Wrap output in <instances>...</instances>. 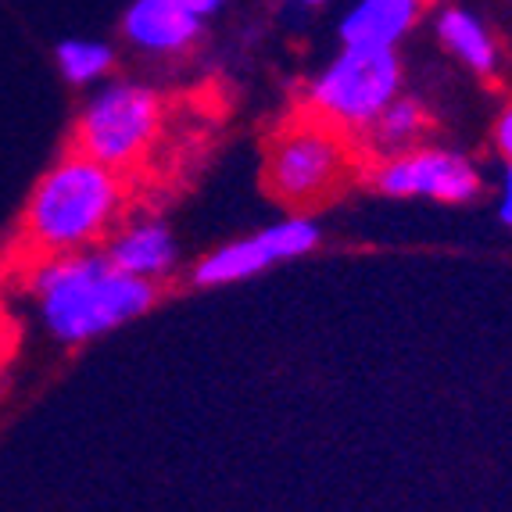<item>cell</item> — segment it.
<instances>
[{
    "mask_svg": "<svg viewBox=\"0 0 512 512\" xmlns=\"http://www.w3.org/2000/svg\"><path fill=\"white\" fill-rule=\"evenodd\" d=\"M402 90L394 47L344 43L341 54L312 79L308 101L333 129H369Z\"/></svg>",
    "mask_w": 512,
    "mask_h": 512,
    "instance_id": "obj_3",
    "label": "cell"
},
{
    "mask_svg": "<svg viewBox=\"0 0 512 512\" xmlns=\"http://www.w3.org/2000/svg\"><path fill=\"white\" fill-rule=\"evenodd\" d=\"M437 36H441L444 47H448L466 69L480 72V76L495 72V65H498L495 36H491V29H487L473 11H466V8L437 11Z\"/></svg>",
    "mask_w": 512,
    "mask_h": 512,
    "instance_id": "obj_11",
    "label": "cell"
},
{
    "mask_svg": "<svg viewBox=\"0 0 512 512\" xmlns=\"http://www.w3.org/2000/svg\"><path fill=\"white\" fill-rule=\"evenodd\" d=\"M348 154L330 122H294L269 151V187L283 201H312L344 176Z\"/></svg>",
    "mask_w": 512,
    "mask_h": 512,
    "instance_id": "obj_5",
    "label": "cell"
},
{
    "mask_svg": "<svg viewBox=\"0 0 512 512\" xmlns=\"http://www.w3.org/2000/svg\"><path fill=\"white\" fill-rule=\"evenodd\" d=\"M319 244V226L312 219H280L273 226H265L262 233L248 240H233L226 248L212 251L205 262L197 265L194 280L201 287H222V283H237L248 276L262 273L269 265L283 262V258H301Z\"/></svg>",
    "mask_w": 512,
    "mask_h": 512,
    "instance_id": "obj_6",
    "label": "cell"
},
{
    "mask_svg": "<svg viewBox=\"0 0 512 512\" xmlns=\"http://www.w3.org/2000/svg\"><path fill=\"white\" fill-rule=\"evenodd\" d=\"M498 219H502L505 226H512V162H509V169H505L502 201H498Z\"/></svg>",
    "mask_w": 512,
    "mask_h": 512,
    "instance_id": "obj_15",
    "label": "cell"
},
{
    "mask_svg": "<svg viewBox=\"0 0 512 512\" xmlns=\"http://www.w3.org/2000/svg\"><path fill=\"white\" fill-rule=\"evenodd\" d=\"M108 262L140 280H158L176 265V240L162 222H137L108 244Z\"/></svg>",
    "mask_w": 512,
    "mask_h": 512,
    "instance_id": "obj_10",
    "label": "cell"
},
{
    "mask_svg": "<svg viewBox=\"0 0 512 512\" xmlns=\"http://www.w3.org/2000/svg\"><path fill=\"white\" fill-rule=\"evenodd\" d=\"M176 4H183L190 15L208 18V15H215V11H222V4H226V0H176Z\"/></svg>",
    "mask_w": 512,
    "mask_h": 512,
    "instance_id": "obj_16",
    "label": "cell"
},
{
    "mask_svg": "<svg viewBox=\"0 0 512 512\" xmlns=\"http://www.w3.org/2000/svg\"><path fill=\"white\" fill-rule=\"evenodd\" d=\"M162 126V101L144 83H108L83 104L76 126L79 154L122 169L151 147Z\"/></svg>",
    "mask_w": 512,
    "mask_h": 512,
    "instance_id": "obj_4",
    "label": "cell"
},
{
    "mask_svg": "<svg viewBox=\"0 0 512 512\" xmlns=\"http://www.w3.org/2000/svg\"><path fill=\"white\" fill-rule=\"evenodd\" d=\"M119 201L122 187L115 169L76 151L43 172L36 183L26 212L29 237L58 255L76 251L108 230Z\"/></svg>",
    "mask_w": 512,
    "mask_h": 512,
    "instance_id": "obj_2",
    "label": "cell"
},
{
    "mask_svg": "<svg viewBox=\"0 0 512 512\" xmlns=\"http://www.w3.org/2000/svg\"><path fill=\"white\" fill-rule=\"evenodd\" d=\"M58 58V72L69 79L72 86H90L104 79L115 65V51L104 40H90V36H69L54 47Z\"/></svg>",
    "mask_w": 512,
    "mask_h": 512,
    "instance_id": "obj_12",
    "label": "cell"
},
{
    "mask_svg": "<svg viewBox=\"0 0 512 512\" xmlns=\"http://www.w3.org/2000/svg\"><path fill=\"white\" fill-rule=\"evenodd\" d=\"M373 183L391 197H434L466 205L480 194V176L462 154L452 151H402L373 172Z\"/></svg>",
    "mask_w": 512,
    "mask_h": 512,
    "instance_id": "obj_7",
    "label": "cell"
},
{
    "mask_svg": "<svg viewBox=\"0 0 512 512\" xmlns=\"http://www.w3.org/2000/svg\"><path fill=\"white\" fill-rule=\"evenodd\" d=\"M495 137H498V147H502V154L512 162V104L498 115V129H495Z\"/></svg>",
    "mask_w": 512,
    "mask_h": 512,
    "instance_id": "obj_14",
    "label": "cell"
},
{
    "mask_svg": "<svg viewBox=\"0 0 512 512\" xmlns=\"http://www.w3.org/2000/svg\"><path fill=\"white\" fill-rule=\"evenodd\" d=\"M423 122H427V115H423L419 101H412V97H394V101L380 111V119L369 126V133H373V144L380 147V151L402 154L416 144V137L423 133Z\"/></svg>",
    "mask_w": 512,
    "mask_h": 512,
    "instance_id": "obj_13",
    "label": "cell"
},
{
    "mask_svg": "<svg viewBox=\"0 0 512 512\" xmlns=\"http://www.w3.org/2000/svg\"><path fill=\"white\" fill-rule=\"evenodd\" d=\"M33 301L43 330L61 344H86L137 319L154 301V283L122 273L108 255H65L33 273Z\"/></svg>",
    "mask_w": 512,
    "mask_h": 512,
    "instance_id": "obj_1",
    "label": "cell"
},
{
    "mask_svg": "<svg viewBox=\"0 0 512 512\" xmlns=\"http://www.w3.org/2000/svg\"><path fill=\"white\" fill-rule=\"evenodd\" d=\"M427 0H355L341 18V40L362 47H398L412 33Z\"/></svg>",
    "mask_w": 512,
    "mask_h": 512,
    "instance_id": "obj_9",
    "label": "cell"
},
{
    "mask_svg": "<svg viewBox=\"0 0 512 512\" xmlns=\"http://www.w3.org/2000/svg\"><path fill=\"white\" fill-rule=\"evenodd\" d=\"M205 18L190 15L176 0H133L122 15V36L137 51L147 54H180L197 43Z\"/></svg>",
    "mask_w": 512,
    "mask_h": 512,
    "instance_id": "obj_8",
    "label": "cell"
}]
</instances>
